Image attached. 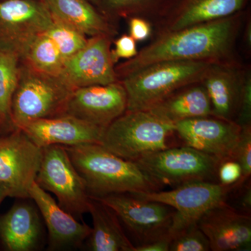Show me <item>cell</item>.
<instances>
[{
  "label": "cell",
  "instance_id": "8992f818",
  "mask_svg": "<svg viewBox=\"0 0 251 251\" xmlns=\"http://www.w3.org/2000/svg\"><path fill=\"white\" fill-rule=\"evenodd\" d=\"M162 186L218 179L221 161L191 147L169 148L149 153L135 161Z\"/></svg>",
  "mask_w": 251,
  "mask_h": 251
},
{
  "label": "cell",
  "instance_id": "f546056e",
  "mask_svg": "<svg viewBox=\"0 0 251 251\" xmlns=\"http://www.w3.org/2000/svg\"><path fill=\"white\" fill-rule=\"evenodd\" d=\"M242 175V168L237 161L227 159L220 163L217 173L220 184L237 188Z\"/></svg>",
  "mask_w": 251,
  "mask_h": 251
},
{
  "label": "cell",
  "instance_id": "ffe728a7",
  "mask_svg": "<svg viewBox=\"0 0 251 251\" xmlns=\"http://www.w3.org/2000/svg\"><path fill=\"white\" fill-rule=\"evenodd\" d=\"M250 0H181L152 34L179 30L201 23L228 17L247 9ZM151 34V35H152Z\"/></svg>",
  "mask_w": 251,
  "mask_h": 251
},
{
  "label": "cell",
  "instance_id": "7a4b0ae2",
  "mask_svg": "<svg viewBox=\"0 0 251 251\" xmlns=\"http://www.w3.org/2000/svg\"><path fill=\"white\" fill-rule=\"evenodd\" d=\"M65 148L90 198L116 193H151L161 191L163 187L135 162L114 154L100 144Z\"/></svg>",
  "mask_w": 251,
  "mask_h": 251
},
{
  "label": "cell",
  "instance_id": "83f0119b",
  "mask_svg": "<svg viewBox=\"0 0 251 251\" xmlns=\"http://www.w3.org/2000/svg\"><path fill=\"white\" fill-rule=\"evenodd\" d=\"M170 251H208L211 249L207 237L197 224L175 235L172 239Z\"/></svg>",
  "mask_w": 251,
  "mask_h": 251
},
{
  "label": "cell",
  "instance_id": "9a60e30c",
  "mask_svg": "<svg viewBox=\"0 0 251 251\" xmlns=\"http://www.w3.org/2000/svg\"><path fill=\"white\" fill-rule=\"evenodd\" d=\"M251 72V64L243 60L211 64L201 81L210 99L211 115L236 121L243 89Z\"/></svg>",
  "mask_w": 251,
  "mask_h": 251
},
{
  "label": "cell",
  "instance_id": "d590c367",
  "mask_svg": "<svg viewBox=\"0 0 251 251\" xmlns=\"http://www.w3.org/2000/svg\"><path fill=\"white\" fill-rule=\"evenodd\" d=\"M239 204L243 210L246 211V213L249 214L251 209V188L250 185L247 186L246 189L243 191L240 198H239Z\"/></svg>",
  "mask_w": 251,
  "mask_h": 251
},
{
  "label": "cell",
  "instance_id": "5bb4252c",
  "mask_svg": "<svg viewBox=\"0 0 251 251\" xmlns=\"http://www.w3.org/2000/svg\"><path fill=\"white\" fill-rule=\"evenodd\" d=\"M175 129L186 145L222 161L232 156L242 127L235 122L208 115L178 122Z\"/></svg>",
  "mask_w": 251,
  "mask_h": 251
},
{
  "label": "cell",
  "instance_id": "484cf974",
  "mask_svg": "<svg viewBox=\"0 0 251 251\" xmlns=\"http://www.w3.org/2000/svg\"><path fill=\"white\" fill-rule=\"evenodd\" d=\"M20 60L14 52L0 49V120L10 130L11 104L18 85Z\"/></svg>",
  "mask_w": 251,
  "mask_h": 251
},
{
  "label": "cell",
  "instance_id": "cb8c5ba5",
  "mask_svg": "<svg viewBox=\"0 0 251 251\" xmlns=\"http://www.w3.org/2000/svg\"><path fill=\"white\" fill-rule=\"evenodd\" d=\"M97 8L118 27L122 20L132 17L146 19L153 28L163 23L181 0H97Z\"/></svg>",
  "mask_w": 251,
  "mask_h": 251
},
{
  "label": "cell",
  "instance_id": "74e56055",
  "mask_svg": "<svg viewBox=\"0 0 251 251\" xmlns=\"http://www.w3.org/2000/svg\"><path fill=\"white\" fill-rule=\"evenodd\" d=\"M4 128H6V125H4V122L0 120V133H1V130L4 129Z\"/></svg>",
  "mask_w": 251,
  "mask_h": 251
},
{
  "label": "cell",
  "instance_id": "30bf717a",
  "mask_svg": "<svg viewBox=\"0 0 251 251\" xmlns=\"http://www.w3.org/2000/svg\"><path fill=\"white\" fill-rule=\"evenodd\" d=\"M42 151L21 128H13L0 136V184L7 188L9 197L29 199Z\"/></svg>",
  "mask_w": 251,
  "mask_h": 251
},
{
  "label": "cell",
  "instance_id": "4316f807",
  "mask_svg": "<svg viewBox=\"0 0 251 251\" xmlns=\"http://www.w3.org/2000/svg\"><path fill=\"white\" fill-rule=\"evenodd\" d=\"M46 33L54 41L64 61L85 47L89 39L80 31L55 18Z\"/></svg>",
  "mask_w": 251,
  "mask_h": 251
},
{
  "label": "cell",
  "instance_id": "d4e9b609",
  "mask_svg": "<svg viewBox=\"0 0 251 251\" xmlns=\"http://www.w3.org/2000/svg\"><path fill=\"white\" fill-rule=\"evenodd\" d=\"M21 60L39 72L55 75H60L64 62L57 46L46 32L34 39Z\"/></svg>",
  "mask_w": 251,
  "mask_h": 251
},
{
  "label": "cell",
  "instance_id": "8fae6325",
  "mask_svg": "<svg viewBox=\"0 0 251 251\" xmlns=\"http://www.w3.org/2000/svg\"><path fill=\"white\" fill-rule=\"evenodd\" d=\"M96 199L111 209L141 244L169 234L175 214L171 206L131 193H116Z\"/></svg>",
  "mask_w": 251,
  "mask_h": 251
},
{
  "label": "cell",
  "instance_id": "d6986e66",
  "mask_svg": "<svg viewBox=\"0 0 251 251\" xmlns=\"http://www.w3.org/2000/svg\"><path fill=\"white\" fill-rule=\"evenodd\" d=\"M36 204L16 203L0 216V242L6 251H35L41 246L43 227Z\"/></svg>",
  "mask_w": 251,
  "mask_h": 251
},
{
  "label": "cell",
  "instance_id": "d6a6232c",
  "mask_svg": "<svg viewBox=\"0 0 251 251\" xmlns=\"http://www.w3.org/2000/svg\"><path fill=\"white\" fill-rule=\"evenodd\" d=\"M127 21L129 26V35L136 42L147 40L152 34V25L146 19L132 17L127 20Z\"/></svg>",
  "mask_w": 251,
  "mask_h": 251
},
{
  "label": "cell",
  "instance_id": "836d02e7",
  "mask_svg": "<svg viewBox=\"0 0 251 251\" xmlns=\"http://www.w3.org/2000/svg\"><path fill=\"white\" fill-rule=\"evenodd\" d=\"M172 238L169 234L135 247V251H169Z\"/></svg>",
  "mask_w": 251,
  "mask_h": 251
},
{
  "label": "cell",
  "instance_id": "f35d334b",
  "mask_svg": "<svg viewBox=\"0 0 251 251\" xmlns=\"http://www.w3.org/2000/svg\"><path fill=\"white\" fill-rule=\"evenodd\" d=\"M89 1H90L92 4H93L94 6L97 7V0H88Z\"/></svg>",
  "mask_w": 251,
  "mask_h": 251
},
{
  "label": "cell",
  "instance_id": "ba28073f",
  "mask_svg": "<svg viewBox=\"0 0 251 251\" xmlns=\"http://www.w3.org/2000/svg\"><path fill=\"white\" fill-rule=\"evenodd\" d=\"M234 189L213 181H192L176 186L171 191L135 193L148 201H156L171 206L175 210L169 234L175 235L197 225L208 211L226 202L229 193Z\"/></svg>",
  "mask_w": 251,
  "mask_h": 251
},
{
  "label": "cell",
  "instance_id": "8d00e7d4",
  "mask_svg": "<svg viewBox=\"0 0 251 251\" xmlns=\"http://www.w3.org/2000/svg\"><path fill=\"white\" fill-rule=\"evenodd\" d=\"M7 197H9V191L4 186L0 184V205H1V202L4 201L5 198Z\"/></svg>",
  "mask_w": 251,
  "mask_h": 251
},
{
  "label": "cell",
  "instance_id": "44dd1931",
  "mask_svg": "<svg viewBox=\"0 0 251 251\" xmlns=\"http://www.w3.org/2000/svg\"><path fill=\"white\" fill-rule=\"evenodd\" d=\"M52 18L72 26L87 37L118 34V27L88 0H43Z\"/></svg>",
  "mask_w": 251,
  "mask_h": 251
},
{
  "label": "cell",
  "instance_id": "9c48e42d",
  "mask_svg": "<svg viewBox=\"0 0 251 251\" xmlns=\"http://www.w3.org/2000/svg\"><path fill=\"white\" fill-rule=\"evenodd\" d=\"M52 23L43 0H1L0 49L14 52L21 59L34 39Z\"/></svg>",
  "mask_w": 251,
  "mask_h": 251
},
{
  "label": "cell",
  "instance_id": "e0dca14e",
  "mask_svg": "<svg viewBox=\"0 0 251 251\" xmlns=\"http://www.w3.org/2000/svg\"><path fill=\"white\" fill-rule=\"evenodd\" d=\"M21 129L40 148L51 145H100L105 130L67 115L36 120L25 125Z\"/></svg>",
  "mask_w": 251,
  "mask_h": 251
},
{
  "label": "cell",
  "instance_id": "4fadbf2b",
  "mask_svg": "<svg viewBox=\"0 0 251 251\" xmlns=\"http://www.w3.org/2000/svg\"><path fill=\"white\" fill-rule=\"evenodd\" d=\"M111 36L89 37L85 47L64 61L60 75L74 89L118 81L111 55Z\"/></svg>",
  "mask_w": 251,
  "mask_h": 251
},
{
  "label": "cell",
  "instance_id": "7c38bea8",
  "mask_svg": "<svg viewBox=\"0 0 251 251\" xmlns=\"http://www.w3.org/2000/svg\"><path fill=\"white\" fill-rule=\"evenodd\" d=\"M127 96L120 81L104 85L75 88L64 115L105 128L126 111Z\"/></svg>",
  "mask_w": 251,
  "mask_h": 251
},
{
  "label": "cell",
  "instance_id": "ac0fdd59",
  "mask_svg": "<svg viewBox=\"0 0 251 251\" xmlns=\"http://www.w3.org/2000/svg\"><path fill=\"white\" fill-rule=\"evenodd\" d=\"M29 199L34 201L47 226L50 250H64L80 247L90 236L92 227L80 223L62 209L47 191L31 185Z\"/></svg>",
  "mask_w": 251,
  "mask_h": 251
},
{
  "label": "cell",
  "instance_id": "603a6c76",
  "mask_svg": "<svg viewBox=\"0 0 251 251\" xmlns=\"http://www.w3.org/2000/svg\"><path fill=\"white\" fill-rule=\"evenodd\" d=\"M89 213L93 221L87 248L92 251H135L111 209L96 198H90Z\"/></svg>",
  "mask_w": 251,
  "mask_h": 251
},
{
  "label": "cell",
  "instance_id": "5b68a950",
  "mask_svg": "<svg viewBox=\"0 0 251 251\" xmlns=\"http://www.w3.org/2000/svg\"><path fill=\"white\" fill-rule=\"evenodd\" d=\"M175 125L150 110L126 111L104 130L100 145L128 161L171 148Z\"/></svg>",
  "mask_w": 251,
  "mask_h": 251
},
{
  "label": "cell",
  "instance_id": "ab89813d",
  "mask_svg": "<svg viewBox=\"0 0 251 251\" xmlns=\"http://www.w3.org/2000/svg\"><path fill=\"white\" fill-rule=\"evenodd\" d=\"M0 1H1V0H0Z\"/></svg>",
  "mask_w": 251,
  "mask_h": 251
},
{
  "label": "cell",
  "instance_id": "4dcf8cb0",
  "mask_svg": "<svg viewBox=\"0 0 251 251\" xmlns=\"http://www.w3.org/2000/svg\"><path fill=\"white\" fill-rule=\"evenodd\" d=\"M115 49H111L112 60L115 65L121 59H130L138 54L136 41L128 34H123L116 40H114Z\"/></svg>",
  "mask_w": 251,
  "mask_h": 251
},
{
  "label": "cell",
  "instance_id": "f1b7e54d",
  "mask_svg": "<svg viewBox=\"0 0 251 251\" xmlns=\"http://www.w3.org/2000/svg\"><path fill=\"white\" fill-rule=\"evenodd\" d=\"M229 159L237 161L242 168V178L238 184V187H241L251 175V126L242 127L239 140Z\"/></svg>",
  "mask_w": 251,
  "mask_h": 251
},
{
  "label": "cell",
  "instance_id": "6da1fadb",
  "mask_svg": "<svg viewBox=\"0 0 251 251\" xmlns=\"http://www.w3.org/2000/svg\"><path fill=\"white\" fill-rule=\"evenodd\" d=\"M250 10L179 30L152 34L151 42L134 57L115 65L117 80L156 63L202 61L219 64L243 60L241 34Z\"/></svg>",
  "mask_w": 251,
  "mask_h": 251
},
{
  "label": "cell",
  "instance_id": "3957f363",
  "mask_svg": "<svg viewBox=\"0 0 251 251\" xmlns=\"http://www.w3.org/2000/svg\"><path fill=\"white\" fill-rule=\"evenodd\" d=\"M211 64L202 61H166L122 77L118 80L126 92V111L150 110L176 91L201 82Z\"/></svg>",
  "mask_w": 251,
  "mask_h": 251
},
{
  "label": "cell",
  "instance_id": "277c9868",
  "mask_svg": "<svg viewBox=\"0 0 251 251\" xmlns=\"http://www.w3.org/2000/svg\"><path fill=\"white\" fill-rule=\"evenodd\" d=\"M74 90L61 75L39 72L20 60L19 77L10 112L12 129L64 115Z\"/></svg>",
  "mask_w": 251,
  "mask_h": 251
},
{
  "label": "cell",
  "instance_id": "2e32d148",
  "mask_svg": "<svg viewBox=\"0 0 251 251\" xmlns=\"http://www.w3.org/2000/svg\"><path fill=\"white\" fill-rule=\"evenodd\" d=\"M198 226L207 237L211 251H243L251 247V216L227 202L206 212Z\"/></svg>",
  "mask_w": 251,
  "mask_h": 251
},
{
  "label": "cell",
  "instance_id": "1f68e13d",
  "mask_svg": "<svg viewBox=\"0 0 251 251\" xmlns=\"http://www.w3.org/2000/svg\"><path fill=\"white\" fill-rule=\"evenodd\" d=\"M235 122L241 127L251 126V72L244 84Z\"/></svg>",
  "mask_w": 251,
  "mask_h": 251
},
{
  "label": "cell",
  "instance_id": "e575fe53",
  "mask_svg": "<svg viewBox=\"0 0 251 251\" xmlns=\"http://www.w3.org/2000/svg\"><path fill=\"white\" fill-rule=\"evenodd\" d=\"M240 39H242V44L244 54L247 59L251 56V13L244 23Z\"/></svg>",
  "mask_w": 251,
  "mask_h": 251
},
{
  "label": "cell",
  "instance_id": "52a82bcc",
  "mask_svg": "<svg viewBox=\"0 0 251 251\" xmlns=\"http://www.w3.org/2000/svg\"><path fill=\"white\" fill-rule=\"evenodd\" d=\"M42 150L36 184L53 193L59 205L75 219L82 217L88 212L90 196L65 147L51 145Z\"/></svg>",
  "mask_w": 251,
  "mask_h": 251
},
{
  "label": "cell",
  "instance_id": "7402d4cb",
  "mask_svg": "<svg viewBox=\"0 0 251 251\" xmlns=\"http://www.w3.org/2000/svg\"><path fill=\"white\" fill-rule=\"evenodd\" d=\"M148 110L175 125L190 119L211 115L212 108L205 87L199 82L176 91Z\"/></svg>",
  "mask_w": 251,
  "mask_h": 251
}]
</instances>
